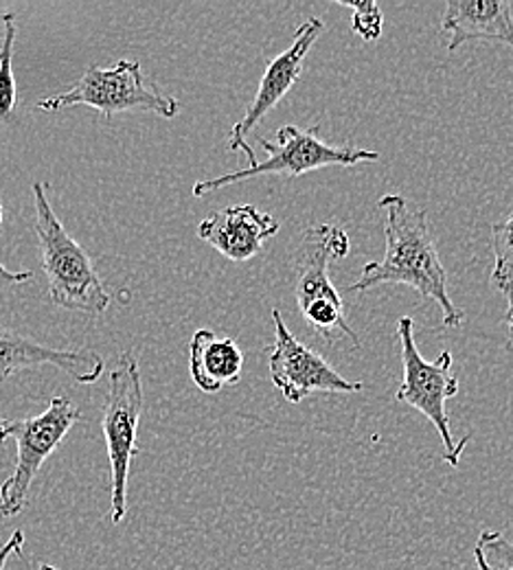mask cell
Segmentation results:
<instances>
[{
	"label": "cell",
	"mask_w": 513,
	"mask_h": 570,
	"mask_svg": "<svg viewBox=\"0 0 513 570\" xmlns=\"http://www.w3.org/2000/svg\"><path fill=\"white\" fill-rule=\"evenodd\" d=\"M377 207L386 215V253L384 259L368 262L361 279L349 285V292H367L382 284L411 285L422 298L440 305L447 330L461 327L465 314L450 298L447 275L433 239L428 214L424 209H411L399 194L382 196Z\"/></svg>",
	"instance_id": "obj_1"
},
{
	"label": "cell",
	"mask_w": 513,
	"mask_h": 570,
	"mask_svg": "<svg viewBox=\"0 0 513 570\" xmlns=\"http://www.w3.org/2000/svg\"><path fill=\"white\" fill-rule=\"evenodd\" d=\"M352 250L345 228L334 224L309 226L294 255V296L300 316L327 343L347 338L356 350L361 341L345 316L341 292L329 277V264Z\"/></svg>",
	"instance_id": "obj_2"
},
{
	"label": "cell",
	"mask_w": 513,
	"mask_h": 570,
	"mask_svg": "<svg viewBox=\"0 0 513 570\" xmlns=\"http://www.w3.org/2000/svg\"><path fill=\"white\" fill-rule=\"evenodd\" d=\"M33 215L36 235L40 242L42 271L49 282V296L56 305L81 312L88 316H101L112 296L99 277L92 259L79 246L49 203V185L33 183Z\"/></svg>",
	"instance_id": "obj_3"
},
{
	"label": "cell",
	"mask_w": 513,
	"mask_h": 570,
	"mask_svg": "<svg viewBox=\"0 0 513 570\" xmlns=\"http://www.w3.org/2000/svg\"><path fill=\"white\" fill-rule=\"evenodd\" d=\"M73 106L99 110L106 119L119 112H151L162 119H174L180 112L178 99L160 92L147 81L144 69L135 60H121L115 67H90L67 92L40 99L38 108L58 112Z\"/></svg>",
	"instance_id": "obj_4"
},
{
	"label": "cell",
	"mask_w": 513,
	"mask_h": 570,
	"mask_svg": "<svg viewBox=\"0 0 513 570\" xmlns=\"http://www.w3.org/2000/svg\"><path fill=\"white\" fill-rule=\"evenodd\" d=\"M144 413V382L137 357L121 354L110 371V386L103 404L101 428L110 459V520L121 524L128 513V476L139 454L137 430Z\"/></svg>",
	"instance_id": "obj_5"
},
{
	"label": "cell",
	"mask_w": 513,
	"mask_h": 570,
	"mask_svg": "<svg viewBox=\"0 0 513 570\" xmlns=\"http://www.w3.org/2000/svg\"><path fill=\"white\" fill-rule=\"evenodd\" d=\"M81 411L69 397H53L45 413L27 420H0V441H16L18 454L11 476L0 485V518L18 515L29 500L31 485L45 461L58 450Z\"/></svg>",
	"instance_id": "obj_6"
},
{
	"label": "cell",
	"mask_w": 513,
	"mask_h": 570,
	"mask_svg": "<svg viewBox=\"0 0 513 570\" xmlns=\"http://www.w3.org/2000/svg\"><path fill=\"white\" fill-rule=\"evenodd\" d=\"M415 323L411 316H402L397 323V336L402 343V366L404 377L395 393V400L420 411L433 426L437 428L443 448H445V463L458 468L461 454L470 443V436L461 439L458 443L452 436L450 417L445 411V402L458 393V377L452 371L454 357L450 352H441L435 362L424 360L417 350L413 336Z\"/></svg>",
	"instance_id": "obj_7"
},
{
	"label": "cell",
	"mask_w": 513,
	"mask_h": 570,
	"mask_svg": "<svg viewBox=\"0 0 513 570\" xmlns=\"http://www.w3.org/2000/svg\"><path fill=\"white\" fill-rule=\"evenodd\" d=\"M262 147L268 151L266 160H259L253 167L221 174L216 178H207L194 185V196L203 198L207 194H216L218 189L237 185L241 180L268 174H282L296 178L323 167H354L361 163H377L379 154L358 149V147H334L318 137V128L303 130L298 126H286L277 130V142L262 139Z\"/></svg>",
	"instance_id": "obj_8"
},
{
	"label": "cell",
	"mask_w": 513,
	"mask_h": 570,
	"mask_svg": "<svg viewBox=\"0 0 513 570\" xmlns=\"http://www.w3.org/2000/svg\"><path fill=\"white\" fill-rule=\"evenodd\" d=\"M275 343L268 350V371L273 384L290 402L298 404L312 393H358L363 382L341 375L325 357L296 341L279 309H273Z\"/></svg>",
	"instance_id": "obj_9"
},
{
	"label": "cell",
	"mask_w": 513,
	"mask_h": 570,
	"mask_svg": "<svg viewBox=\"0 0 513 570\" xmlns=\"http://www.w3.org/2000/svg\"><path fill=\"white\" fill-rule=\"evenodd\" d=\"M323 29H325V24H323L320 18H307L296 29L293 45L284 53H279L275 60L268 62L264 77L257 86V92H255L253 101L246 108V115L233 126V130L228 135V147L233 151H241L250 160V167L257 165L259 158L255 156V151L246 141V137L293 90L294 83L298 81L300 71H303V62H305L309 49L314 47V42L320 38Z\"/></svg>",
	"instance_id": "obj_10"
},
{
	"label": "cell",
	"mask_w": 513,
	"mask_h": 570,
	"mask_svg": "<svg viewBox=\"0 0 513 570\" xmlns=\"http://www.w3.org/2000/svg\"><path fill=\"white\" fill-rule=\"evenodd\" d=\"M277 233L279 222L255 205L224 207L198 224V237L235 264L257 257Z\"/></svg>",
	"instance_id": "obj_11"
},
{
	"label": "cell",
	"mask_w": 513,
	"mask_h": 570,
	"mask_svg": "<svg viewBox=\"0 0 513 570\" xmlns=\"http://www.w3.org/2000/svg\"><path fill=\"white\" fill-rule=\"evenodd\" d=\"M53 364L69 373L77 384H95L103 375V357L88 350H56L18 332L0 330V384L18 371Z\"/></svg>",
	"instance_id": "obj_12"
},
{
	"label": "cell",
	"mask_w": 513,
	"mask_h": 570,
	"mask_svg": "<svg viewBox=\"0 0 513 570\" xmlns=\"http://www.w3.org/2000/svg\"><path fill=\"white\" fill-rule=\"evenodd\" d=\"M447 51L472 40L499 42L513 49V13L507 0H447L441 18Z\"/></svg>",
	"instance_id": "obj_13"
},
{
	"label": "cell",
	"mask_w": 513,
	"mask_h": 570,
	"mask_svg": "<svg viewBox=\"0 0 513 570\" xmlns=\"http://www.w3.org/2000/svg\"><path fill=\"white\" fill-rule=\"evenodd\" d=\"M244 354L235 338L198 330L189 343V375L203 393H220L241 380Z\"/></svg>",
	"instance_id": "obj_14"
},
{
	"label": "cell",
	"mask_w": 513,
	"mask_h": 570,
	"mask_svg": "<svg viewBox=\"0 0 513 570\" xmlns=\"http://www.w3.org/2000/svg\"><path fill=\"white\" fill-rule=\"evenodd\" d=\"M494 244V271L492 284L496 285L507 301L513 298V214L492 226Z\"/></svg>",
	"instance_id": "obj_15"
},
{
	"label": "cell",
	"mask_w": 513,
	"mask_h": 570,
	"mask_svg": "<svg viewBox=\"0 0 513 570\" xmlns=\"http://www.w3.org/2000/svg\"><path fill=\"white\" fill-rule=\"evenodd\" d=\"M4 36L0 45V119H7L16 108V79H13V45L18 22L11 11L2 16Z\"/></svg>",
	"instance_id": "obj_16"
},
{
	"label": "cell",
	"mask_w": 513,
	"mask_h": 570,
	"mask_svg": "<svg viewBox=\"0 0 513 570\" xmlns=\"http://www.w3.org/2000/svg\"><path fill=\"white\" fill-rule=\"evenodd\" d=\"M479 570H513V542L501 531L485 529L474 544Z\"/></svg>",
	"instance_id": "obj_17"
},
{
	"label": "cell",
	"mask_w": 513,
	"mask_h": 570,
	"mask_svg": "<svg viewBox=\"0 0 513 570\" xmlns=\"http://www.w3.org/2000/svg\"><path fill=\"white\" fill-rule=\"evenodd\" d=\"M338 4L354 11L352 29H354L356 36H361L365 42L379 40L382 31H384V13H382L377 2H373V0H361V2L341 0Z\"/></svg>",
	"instance_id": "obj_18"
},
{
	"label": "cell",
	"mask_w": 513,
	"mask_h": 570,
	"mask_svg": "<svg viewBox=\"0 0 513 570\" xmlns=\"http://www.w3.org/2000/svg\"><path fill=\"white\" fill-rule=\"evenodd\" d=\"M22 549H24V533L22 531H13L11 538L0 549V570H9V562L13 558H20Z\"/></svg>",
	"instance_id": "obj_19"
},
{
	"label": "cell",
	"mask_w": 513,
	"mask_h": 570,
	"mask_svg": "<svg viewBox=\"0 0 513 570\" xmlns=\"http://www.w3.org/2000/svg\"><path fill=\"white\" fill-rule=\"evenodd\" d=\"M31 279H33V273H29V271H24V273H13V271H9V268H4V266L0 264V289H2V287H9V285L27 284V282H31Z\"/></svg>",
	"instance_id": "obj_20"
},
{
	"label": "cell",
	"mask_w": 513,
	"mask_h": 570,
	"mask_svg": "<svg viewBox=\"0 0 513 570\" xmlns=\"http://www.w3.org/2000/svg\"><path fill=\"white\" fill-rule=\"evenodd\" d=\"M507 325H510V334H512V338L507 343V352H513V298L507 301Z\"/></svg>",
	"instance_id": "obj_21"
},
{
	"label": "cell",
	"mask_w": 513,
	"mask_h": 570,
	"mask_svg": "<svg viewBox=\"0 0 513 570\" xmlns=\"http://www.w3.org/2000/svg\"><path fill=\"white\" fill-rule=\"evenodd\" d=\"M38 570H58L56 569V567H51V564H42V567H40V569Z\"/></svg>",
	"instance_id": "obj_22"
},
{
	"label": "cell",
	"mask_w": 513,
	"mask_h": 570,
	"mask_svg": "<svg viewBox=\"0 0 513 570\" xmlns=\"http://www.w3.org/2000/svg\"><path fill=\"white\" fill-rule=\"evenodd\" d=\"M0 224H2V205H0Z\"/></svg>",
	"instance_id": "obj_23"
}]
</instances>
